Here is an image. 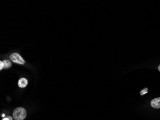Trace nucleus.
<instances>
[{"mask_svg":"<svg viewBox=\"0 0 160 120\" xmlns=\"http://www.w3.org/2000/svg\"><path fill=\"white\" fill-rule=\"evenodd\" d=\"M11 60L16 63L24 64L25 63V60L22 57L17 53H13L10 56Z\"/></svg>","mask_w":160,"mask_h":120,"instance_id":"2","label":"nucleus"},{"mask_svg":"<svg viewBox=\"0 0 160 120\" xmlns=\"http://www.w3.org/2000/svg\"><path fill=\"white\" fill-rule=\"evenodd\" d=\"M4 116H5V115H4V114H3V115H2V116H3V117H4Z\"/></svg>","mask_w":160,"mask_h":120,"instance_id":"10","label":"nucleus"},{"mask_svg":"<svg viewBox=\"0 0 160 120\" xmlns=\"http://www.w3.org/2000/svg\"><path fill=\"white\" fill-rule=\"evenodd\" d=\"M148 91V89L147 88H145L142 89L140 92V94H141V95H143L147 93Z\"/></svg>","mask_w":160,"mask_h":120,"instance_id":"6","label":"nucleus"},{"mask_svg":"<svg viewBox=\"0 0 160 120\" xmlns=\"http://www.w3.org/2000/svg\"><path fill=\"white\" fill-rule=\"evenodd\" d=\"M151 106L155 109H160V98H157L153 100L151 103Z\"/></svg>","mask_w":160,"mask_h":120,"instance_id":"3","label":"nucleus"},{"mask_svg":"<svg viewBox=\"0 0 160 120\" xmlns=\"http://www.w3.org/2000/svg\"><path fill=\"white\" fill-rule=\"evenodd\" d=\"M158 70H159V71L160 72V64L159 65V66H158Z\"/></svg>","mask_w":160,"mask_h":120,"instance_id":"9","label":"nucleus"},{"mask_svg":"<svg viewBox=\"0 0 160 120\" xmlns=\"http://www.w3.org/2000/svg\"><path fill=\"white\" fill-rule=\"evenodd\" d=\"M3 62L4 63V68L5 69H8L10 68L12 65L11 62L9 60H4Z\"/></svg>","mask_w":160,"mask_h":120,"instance_id":"5","label":"nucleus"},{"mask_svg":"<svg viewBox=\"0 0 160 120\" xmlns=\"http://www.w3.org/2000/svg\"><path fill=\"white\" fill-rule=\"evenodd\" d=\"M28 84L27 80L25 78H20L18 82V85L21 88H24L26 87Z\"/></svg>","mask_w":160,"mask_h":120,"instance_id":"4","label":"nucleus"},{"mask_svg":"<svg viewBox=\"0 0 160 120\" xmlns=\"http://www.w3.org/2000/svg\"><path fill=\"white\" fill-rule=\"evenodd\" d=\"M13 119L10 116H8L7 118H4V119H3L2 120H12Z\"/></svg>","mask_w":160,"mask_h":120,"instance_id":"8","label":"nucleus"},{"mask_svg":"<svg viewBox=\"0 0 160 120\" xmlns=\"http://www.w3.org/2000/svg\"><path fill=\"white\" fill-rule=\"evenodd\" d=\"M26 116V110L22 107L16 108L13 113V117L15 120H23Z\"/></svg>","mask_w":160,"mask_h":120,"instance_id":"1","label":"nucleus"},{"mask_svg":"<svg viewBox=\"0 0 160 120\" xmlns=\"http://www.w3.org/2000/svg\"><path fill=\"white\" fill-rule=\"evenodd\" d=\"M3 68H4V63L1 61H0V70H1Z\"/></svg>","mask_w":160,"mask_h":120,"instance_id":"7","label":"nucleus"}]
</instances>
